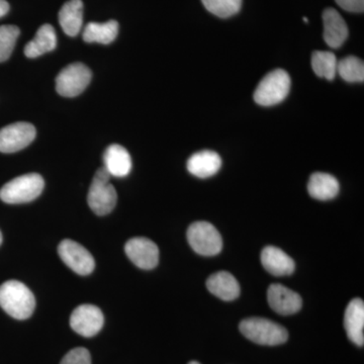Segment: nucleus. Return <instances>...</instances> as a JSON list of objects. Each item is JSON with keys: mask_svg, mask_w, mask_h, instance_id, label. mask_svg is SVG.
Here are the masks:
<instances>
[{"mask_svg": "<svg viewBox=\"0 0 364 364\" xmlns=\"http://www.w3.org/2000/svg\"><path fill=\"white\" fill-rule=\"evenodd\" d=\"M261 263L263 267L274 277H286L294 272V261L282 249L267 246L261 252Z\"/></svg>", "mask_w": 364, "mask_h": 364, "instance_id": "nucleus-15", "label": "nucleus"}, {"mask_svg": "<svg viewBox=\"0 0 364 364\" xmlns=\"http://www.w3.org/2000/svg\"><path fill=\"white\" fill-rule=\"evenodd\" d=\"M21 31L18 26L6 25L0 26V63L11 57Z\"/></svg>", "mask_w": 364, "mask_h": 364, "instance_id": "nucleus-26", "label": "nucleus"}, {"mask_svg": "<svg viewBox=\"0 0 364 364\" xmlns=\"http://www.w3.org/2000/svg\"><path fill=\"white\" fill-rule=\"evenodd\" d=\"M337 61L334 53L315 51L312 55V68L318 77L333 80L336 77Z\"/></svg>", "mask_w": 364, "mask_h": 364, "instance_id": "nucleus-23", "label": "nucleus"}, {"mask_svg": "<svg viewBox=\"0 0 364 364\" xmlns=\"http://www.w3.org/2000/svg\"><path fill=\"white\" fill-rule=\"evenodd\" d=\"M119 33V23L117 21L107 23H90L83 31V40L86 43H98L109 45L117 39Z\"/></svg>", "mask_w": 364, "mask_h": 364, "instance_id": "nucleus-22", "label": "nucleus"}, {"mask_svg": "<svg viewBox=\"0 0 364 364\" xmlns=\"http://www.w3.org/2000/svg\"><path fill=\"white\" fill-rule=\"evenodd\" d=\"M210 294L223 301H234L240 296V286L231 273L220 272L210 275L207 280Z\"/></svg>", "mask_w": 364, "mask_h": 364, "instance_id": "nucleus-18", "label": "nucleus"}, {"mask_svg": "<svg viewBox=\"0 0 364 364\" xmlns=\"http://www.w3.org/2000/svg\"><path fill=\"white\" fill-rule=\"evenodd\" d=\"M104 168L111 176L124 177L129 176L132 169L130 153L123 146L112 144L104 154Z\"/></svg>", "mask_w": 364, "mask_h": 364, "instance_id": "nucleus-17", "label": "nucleus"}, {"mask_svg": "<svg viewBox=\"0 0 364 364\" xmlns=\"http://www.w3.org/2000/svg\"><path fill=\"white\" fill-rule=\"evenodd\" d=\"M57 36L51 25H43L38 30L35 38L25 47V55L28 58H37L56 48Z\"/></svg>", "mask_w": 364, "mask_h": 364, "instance_id": "nucleus-21", "label": "nucleus"}, {"mask_svg": "<svg viewBox=\"0 0 364 364\" xmlns=\"http://www.w3.org/2000/svg\"><path fill=\"white\" fill-rule=\"evenodd\" d=\"M291 90V77L287 71L277 69L269 72L260 81L255 92L254 100L262 107H272L279 105L286 100Z\"/></svg>", "mask_w": 364, "mask_h": 364, "instance_id": "nucleus-4", "label": "nucleus"}, {"mask_svg": "<svg viewBox=\"0 0 364 364\" xmlns=\"http://www.w3.org/2000/svg\"><path fill=\"white\" fill-rule=\"evenodd\" d=\"M208 11L218 18H228L240 11L242 0H202Z\"/></svg>", "mask_w": 364, "mask_h": 364, "instance_id": "nucleus-25", "label": "nucleus"}, {"mask_svg": "<svg viewBox=\"0 0 364 364\" xmlns=\"http://www.w3.org/2000/svg\"><path fill=\"white\" fill-rule=\"evenodd\" d=\"M344 327L347 336L358 346L364 345V303L361 299H352L344 316Z\"/></svg>", "mask_w": 364, "mask_h": 364, "instance_id": "nucleus-14", "label": "nucleus"}, {"mask_svg": "<svg viewBox=\"0 0 364 364\" xmlns=\"http://www.w3.org/2000/svg\"><path fill=\"white\" fill-rule=\"evenodd\" d=\"M9 11V4L6 0H0V18L6 16Z\"/></svg>", "mask_w": 364, "mask_h": 364, "instance_id": "nucleus-29", "label": "nucleus"}, {"mask_svg": "<svg viewBox=\"0 0 364 364\" xmlns=\"http://www.w3.org/2000/svg\"><path fill=\"white\" fill-rule=\"evenodd\" d=\"M111 176L102 167L97 170L88 191V205L97 215L109 214L117 205L116 188L111 183Z\"/></svg>", "mask_w": 364, "mask_h": 364, "instance_id": "nucleus-5", "label": "nucleus"}, {"mask_svg": "<svg viewBox=\"0 0 364 364\" xmlns=\"http://www.w3.org/2000/svg\"><path fill=\"white\" fill-rule=\"evenodd\" d=\"M129 259L141 269H153L159 262V249L150 239L136 237L131 239L124 246Z\"/></svg>", "mask_w": 364, "mask_h": 364, "instance_id": "nucleus-11", "label": "nucleus"}, {"mask_svg": "<svg viewBox=\"0 0 364 364\" xmlns=\"http://www.w3.org/2000/svg\"><path fill=\"white\" fill-rule=\"evenodd\" d=\"M325 43L332 49H338L344 44L349 35L348 26L336 9L329 7L323 13Z\"/></svg>", "mask_w": 364, "mask_h": 364, "instance_id": "nucleus-13", "label": "nucleus"}, {"mask_svg": "<svg viewBox=\"0 0 364 364\" xmlns=\"http://www.w3.org/2000/svg\"><path fill=\"white\" fill-rule=\"evenodd\" d=\"M239 328L246 338L260 345L275 346L284 344L289 338L286 328L264 318H245Z\"/></svg>", "mask_w": 364, "mask_h": 364, "instance_id": "nucleus-2", "label": "nucleus"}, {"mask_svg": "<svg viewBox=\"0 0 364 364\" xmlns=\"http://www.w3.org/2000/svg\"><path fill=\"white\" fill-rule=\"evenodd\" d=\"M342 9L348 13H363L364 0H335Z\"/></svg>", "mask_w": 364, "mask_h": 364, "instance_id": "nucleus-28", "label": "nucleus"}, {"mask_svg": "<svg viewBox=\"0 0 364 364\" xmlns=\"http://www.w3.org/2000/svg\"><path fill=\"white\" fill-rule=\"evenodd\" d=\"M105 317L102 310L93 305H81L71 314L70 326L83 337L95 336L104 326Z\"/></svg>", "mask_w": 364, "mask_h": 364, "instance_id": "nucleus-10", "label": "nucleus"}, {"mask_svg": "<svg viewBox=\"0 0 364 364\" xmlns=\"http://www.w3.org/2000/svg\"><path fill=\"white\" fill-rule=\"evenodd\" d=\"M304 21H305V23H309V20L306 18H304Z\"/></svg>", "mask_w": 364, "mask_h": 364, "instance_id": "nucleus-32", "label": "nucleus"}, {"mask_svg": "<svg viewBox=\"0 0 364 364\" xmlns=\"http://www.w3.org/2000/svg\"><path fill=\"white\" fill-rule=\"evenodd\" d=\"M267 299L270 308L282 316L294 315L303 306L299 294L279 284H273L268 287Z\"/></svg>", "mask_w": 364, "mask_h": 364, "instance_id": "nucleus-12", "label": "nucleus"}, {"mask_svg": "<svg viewBox=\"0 0 364 364\" xmlns=\"http://www.w3.org/2000/svg\"><path fill=\"white\" fill-rule=\"evenodd\" d=\"M337 74L347 82H361L364 81V64L356 56H347L337 63Z\"/></svg>", "mask_w": 364, "mask_h": 364, "instance_id": "nucleus-24", "label": "nucleus"}, {"mask_svg": "<svg viewBox=\"0 0 364 364\" xmlns=\"http://www.w3.org/2000/svg\"><path fill=\"white\" fill-rule=\"evenodd\" d=\"M44 186V179L40 174H25L4 184L0 189V198L11 205L30 203L40 196Z\"/></svg>", "mask_w": 364, "mask_h": 364, "instance_id": "nucleus-3", "label": "nucleus"}, {"mask_svg": "<svg viewBox=\"0 0 364 364\" xmlns=\"http://www.w3.org/2000/svg\"><path fill=\"white\" fill-rule=\"evenodd\" d=\"M188 240L191 247L203 256L217 255L223 248L221 235L208 222L191 224L188 230Z\"/></svg>", "mask_w": 364, "mask_h": 364, "instance_id": "nucleus-6", "label": "nucleus"}, {"mask_svg": "<svg viewBox=\"0 0 364 364\" xmlns=\"http://www.w3.org/2000/svg\"><path fill=\"white\" fill-rule=\"evenodd\" d=\"M222 166V159L214 151H200L189 158L188 170L189 173L198 178L214 176Z\"/></svg>", "mask_w": 364, "mask_h": 364, "instance_id": "nucleus-16", "label": "nucleus"}, {"mask_svg": "<svg viewBox=\"0 0 364 364\" xmlns=\"http://www.w3.org/2000/svg\"><path fill=\"white\" fill-rule=\"evenodd\" d=\"M188 364H200V363H196V361H191V363H189Z\"/></svg>", "mask_w": 364, "mask_h": 364, "instance_id": "nucleus-31", "label": "nucleus"}, {"mask_svg": "<svg viewBox=\"0 0 364 364\" xmlns=\"http://www.w3.org/2000/svg\"><path fill=\"white\" fill-rule=\"evenodd\" d=\"M2 243V234L1 232H0V245H1Z\"/></svg>", "mask_w": 364, "mask_h": 364, "instance_id": "nucleus-30", "label": "nucleus"}, {"mask_svg": "<svg viewBox=\"0 0 364 364\" xmlns=\"http://www.w3.org/2000/svg\"><path fill=\"white\" fill-rule=\"evenodd\" d=\"M0 306L11 317L26 320L35 311L36 299L31 289L18 280H9L0 286Z\"/></svg>", "mask_w": 364, "mask_h": 364, "instance_id": "nucleus-1", "label": "nucleus"}, {"mask_svg": "<svg viewBox=\"0 0 364 364\" xmlns=\"http://www.w3.org/2000/svg\"><path fill=\"white\" fill-rule=\"evenodd\" d=\"M35 127L18 122L0 129V152L14 153L25 149L36 138Z\"/></svg>", "mask_w": 364, "mask_h": 364, "instance_id": "nucleus-9", "label": "nucleus"}, {"mask_svg": "<svg viewBox=\"0 0 364 364\" xmlns=\"http://www.w3.org/2000/svg\"><path fill=\"white\" fill-rule=\"evenodd\" d=\"M59 23L62 30L69 37H76L83 23V2L69 0L59 11Z\"/></svg>", "mask_w": 364, "mask_h": 364, "instance_id": "nucleus-19", "label": "nucleus"}, {"mask_svg": "<svg viewBox=\"0 0 364 364\" xmlns=\"http://www.w3.org/2000/svg\"><path fill=\"white\" fill-rule=\"evenodd\" d=\"M62 261L79 275H88L95 270V261L87 249L77 242L66 239L58 246Z\"/></svg>", "mask_w": 364, "mask_h": 364, "instance_id": "nucleus-8", "label": "nucleus"}, {"mask_svg": "<svg viewBox=\"0 0 364 364\" xmlns=\"http://www.w3.org/2000/svg\"><path fill=\"white\" fill-rule=\"evenodd\" d=\"M309 195L318 200H330L339 193V182L331 174L316 172L308 183Z\"/></svg>", "mask_w": 364, "mask_h": 364, "instance_id": "nucleus-20", "label": "nucleus"}, {"mask_svg": "<svg viewBox=\"0 0 364 364\" xmlns=\"http://www.w3.org/2000/svg\"><path fill=\"white\" fill-rule=\"evenodd\" d=\"M92 73L83 63H72L62 69L56 78V90L62 97H75L90 83Z\"/></svg>", "mask_w": 364, "mask_h": 364, "instance_id": "nucleus-7", "label": "nucleus"}, {"mask_svg": "<svg viewBox=\"0 0 364 364\" xmlns=\"http://www.w3.org/2000/svg\"><path fill=\"white\" fill-rule=\"evenodd\" d=\"M60 364H91L90 351L83 347L72 349L64 356Z\"/></svg>", "mask_w": 364, "mask_h": 364, "instance_id": "nucleus-27", "label": "nucleus"}]
</instances>
